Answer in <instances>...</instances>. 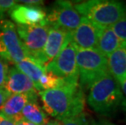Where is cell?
Wrapping results in <instances>:
<instances>
[{
	"label": "cell",
	"instance_id": "ffe728a7",
	"mask_svg": "<svg viewBox=\"0 0 126 125\" xmlns=\"http://www.w3.org/2000/svg\"><path fill=\"white\" fill-rule=\"evenodd\" d=\"M60 122L62 125H94V124L88 115L84 112L72 118L63 119Z\"/></svg>",
	"mask_w": 126,
	"mask_h": 125
},
{
	"label": "cell",
	"instance_id": "d4e9b609",
	"mask_svg": "<svg viewBox=\"0 0 126 125\" xmlns=\"http://www.w3.org/2000/svg\"><path fill=\"white\" fill-rule=\"evenodd\" d=\"M17 2H22L25 3V5H29V6H33V5H42L43 4V1L40 0H30V1H17Z\"/></svg>",
	"mask_w": 126,
	"mask_h": 125
},
{
	"label": "cell",
	"instance_id": "5bb4252c",
	"mask_svg": "<svg viewBox=\"0 0 126 125\" xmlns=\"http://www.w3.org/2000/svg\"><path fill=\"white\" fill-rule=\"evenodd\" d=\"M121 47V43L111 27L103 28L98 41L97 50L108 58L114 51Z\"/></svg>",
	"mask_w": 126,
	"mask_h": 125
},
{
	"label": "cell",
	"instance_id": "7a4b0ae2",
	"mask_svg": "<svg viewBox=\"0 0 126 125\" xmlns=\"http://www.w3.org/2000/svg\"><path fill=\"white\" fill-rule=\"evenodd\" d=\"M87 103L94 112L104 116H111L126 109V98L119 83L111 74L90 88Z\"/></svg>",
	"mask_w": 126,
	"mask_h": 125
},
{
	"label": "cell",
	"instance_id": "8fae6325",
	"mask_svg": "<svg viewBox=\"0 0 126 125\" xmlns=\"http://www.w3.org/2000/svg\"><path fill=\"white\" fill-rule=\"evenodd\" d=\"M69 33L63 29L50 27L42 55V64L45 67L62 50Z\"/></svg>",
	"mask_w": 126,
	"mask_h": 125
},
{
	"label": "cell",
	"instance_id": "44dd1931",
	"mask_svg": "<svg viewBox=\"0 0 126 125\" xmlns=\"http://www.w3.org/2000/svg\"><path fill=\"white\" fill-rule=\"evenodd\" d=\"M16 4H17V1L14 0H0V20H4L6 13L9 12Z\"/></svg>",
	"mask_w": 126,
	"mask_h": 125
},
{
	"label": "cell",
	"instance_id": "f1b7e54d",
	"mask_svg": "<svg viewBox=\"0 0 126 125\" xmlns=\"http://www.w3.org/2000/svg\"><path fill=\"white\" fill-rule=\"evenodd\" d=\"M94 125H116V124H112V123H110V122H106V121H104V122H100V123H94Z\"/></svg>",
	"mask_w": 126,
	"mask_h": 125
},
{
	"label": "cell",
	"instance_id": "484cf974",
	"mask_svg": "<svg viewBox=\"0 0 126 125\" xmlns=\"http://www.w3.org/2000/svg\"><path fill=\"white\" fill-rule=\"evenodd\" d=\"M16 125H35L33 124L30 123L27 120H25V119H23L22 117L20 116L18 118V119L16 120Z\"/></svg>",
	"mask_w": 126,
	"mask_h": 125
},
{
	"label": "cell",
	"instance_id": "4fadbf2b",
	"mask_svg": "<svg viewBox=\"0 0 126 125\" xmlns=\"http://www.w3.org/2000/svg\"><path fill=\"white\" fill-rule=\"evenodd\" d=\"M38 96L37 90L27 94H12L0 107V113L9 117H17L29 102H37Z\"/></svg>",
	"mask_w": 126,
	"mask_h": 125
},
{
	"label": "cell",
	"instance_id": "5b68a950",
	"mask_svg": "<svg viewBox=\"0 0 126 125\" xmlns=\"http://www.w3.org/2000/svg\"><path fill=\"white\" fill-rule=\"evenodd\" d=\"M47 72L63 79L68 83L79 84L77 65V48L71 41V32L60 53L46 66Z\"/></svg>",
	"mask_w": 126,
	"mask_h": 125
},
{
	"label": "cell",
	"instance_id": "83f0119b",
	"mask_svg": "<svg viewBox=\"0 0 126 125\" xmlns=\"http://www.w3.org/2000/svg\"><path fill=\"white\" fill-rule=\"evenodd\" d=\"M43 125H62V124H61L60 121L54 119V120H48L47 123L44 124Z\"/></svg>",
	"mask_w": 126,
	"mask_h": 125
},
{
	"label": "cell",
	"instance_id": "7c38bea8",
	"mask_svg": "<svg viewBox=\"0 0 126 125\" xmlns=\"http://www.w3.org/2000/svg\"><path fill=\"white\" fill-rule=\"evenodd\" d=\"M3 88L11 94H27L36 90L33 81L15 66L9 68Z\"/></svg>",
	"mask_w": 126,
	"mask_h": 125
},
{
	"label": "cell",
	"instance_id": "30bf717a",
	"mask_svg": "<svg viewBox=\"0 0 126 125\" xmlns=\"http://www.w3.org/2000/svg\"><path fill=\"white\" fill-rule=\"evenodd\" d=\"M9 16L16 25H47V12L40 7L25 4H16L8 12Z\"/></svg>",
	"mask_w": 126,
	"mask_h": 125
},
{
	"label": "cell",
	"instance_id": "52a82bcc",
	"mask_svg": "<svg viewBox=\"0 0 126 125\" xmlns=\"http://www.w3.org/2000/svg\"><path fill=\"white\" fill-rule=\"evenodd\" d=\"M16 32L29 57L42 64V55L50 26L48 25H16Z\"/></svg>",
	"mask_w": 126,
	"mask_h": 125
},
{
	"label": "cell",
	"instance_id": "8992f818",
	"mask_svg": "<svg viewBox=\"0 0 126 125\" xmlns=\"http://www.w3.org/2000/svg\"><path fill=\"white\" fill-rule=\"evenodd\" d=\"M0 57L15 65L30 58L19 38L15 24L5 19L0 20Z\"/></svg>",
	"mask_w": 126,
	"mask_h": 125
},
{
	"label": "cell",
	"instance_id": "ac0fdd59",
	"mask_svg": "<svg viewBox=\"0 0 126 125\" xmlns=\"http://www.w3.org/2000/svg\"><path fill=\"white\" fill-rule=\"evenodd\" d=\"M68 82H66L63 79L58 77L55 75H53L52 73L47 72L44 74L42 76V78L40 79L38 81V84H37L35 89L37 92H42L46 91V90L49 89H58L63 86L64 84H66ZM71 84V83H70Z\"/></svg>",
	"mask_w": 126,
	"mask_h": 125
},
{
	"label": "cell",
	"instance_id": "ba28073f",
	"mask_svg": "<svg viewBox=\"0 0 126 125\" xmlns=\"http://www.w3.org/2000/svg\"><path fill=\"white\" fill-rule=\"evenodd\" d=\"M81 15L68 1H56L47 12V24L50 27L74 31L79 26Z\"/></svg>",
	"mask_w": 126,
	"mask_h": 125
},
{
	"label": "cell",
	"instance_id": "cb8c5ba5",
	"mask_svg": "<svg viewBox=\"0 0 126 125\" xmlns=\"http://www.w3.org/2000/svg\"><path fill=\"white\" fill-rule=\"evenodd\" d=\"M11 94H9L4 88H0V107L4 104V102L8 99L11 96Z\"/></svg>",
	"mask_w": 126,
	"mask_h": 125
},
{
	"label": "cell",
	"instance_id": "7402d4cb",
	"mask_svg": "<svg viewBox=\"0 0 126 125\" xmlns=\"http://www.w3.org/2000/svg\"><path fill=\"white\" fill-rule=\"evenodd\" d=\"M9 68V63L0 57V88L4 87Z\"/></svg>",
	"mask_w": 126,
	"mask_h": 125
},
{
	"label": "cell",
	"instance_id": "e0dca14e",
	"mask_svg": "<svg viewBox=\"0 0 126 125\" xmlns=\"http://www.w3.org/2000/svg\"><path fill=\"white\" fill-rule=\"evenodd\" d=\"M20 116L35 125H43L49 120L47 115L37 102H29L21 111Z\"/></svg>",
	"mask_w": 126,
	"mask_h": 125
},
{
	"label": "cell",
	"instance_id": "277c9868",
	"mask_svg": "<svg viewBox=\"0 0 126 125\" xmlns=\"http://www.w3.org/2000/svg\"><path fill=\"white\" fill-rule=\"evenodd\" d=\"M79 85L82 90L90 88L103 77L110 75L108 58L96 49H77Z\"/></svg>",
	"mask_w": 126,
	"mask_h": 125
},
{
	"label": "cell",
	"instance_id": "9a60e30c",
	"mask_svg": "<svg viewBox=\"0 0 126 125\" xmlns=\"http://www.w3.org/2000/svg\"><path fill=\"white\" fill-rule=\"evenodd\" d=\"M110 74L119 83L126 77V48L120 47L108 58Z\"/></svg>",
	"mask_w": 126,
	"mask_h": 125
},
{
	"label": "cell",
	"instance_id": "d6986e66",
	"mask_svg": "<svg viewBox=\"0 0 126 125\" xmlns=\"http://www.w3.org/2000/svg\"><path fill=\"white\" fill-rule=\"evenodd\" d=\"M114 33L121 43V47L126 48V13L119 21L111 26Z\"/></svg>",
	"mask_w": 126,
	"mask_h": 125
},
{
	"label": "cell",
	"instance_id": "3957f363",
	"mask_svg": "<svg viewBox=\"0 0 126 125\" xmlns=\"http://www.w3.org/2000/svg\"><path fill=\"white\" fill-rule=\"evenodd\" d=\"M74 7L81 16L102 28L111 27L126 13L125 2L116 0H89Z\"/></svg>",
	"mask_w": 126,
	"mask_h": 125
},
{
	"label": "cell",
	"instance_id": "603a6c76",
	"mask_svg": "<svg viewBox=\"0 0 126 125\" xmlns=\"http://www.w3.org/2000/svg\"><path fill=\"white\" fill-rule=\"evenodd\" d=\"M20 115L17 117H9L0 113V125H16V120Z\"/></svg>",
	"mask_w": 126,
	"mask_h": 125
},
{
	"label": "cell",
	"instance_id": "9c48e42d",
	"mask_svg": "<svg viewBox=\"0 0 126 125\" xmlns=\"http://www.w3.org/2000/svg\"><path fill=\"white\" fill-rule=\"evenodd\" d=\"M98 26L85 17L81 16L79 26L71 32V41L77 49H96L102 30Z\"/></svg>",
	"mask_w": 126,
	"mask_h": 125
},
{
	"label": "cell",
	"instance_id": "2e32d148",
	"mask_svg": "<svg viewBox=\"0 0 126 125\" xmlns=\"http://www.w3.org/2000/svg\"><path fill=\"white\" fill-rule=\"evenodd\" d=\"M15 67L33 81L35 88L42 76L47 73L45 66L39 63L38 61L31 58H25L17 64H16Z\"/></svg>",
	"mask_w": 126,
	"mask_h": 125
},
{
	"label": "cell",
	"instance_id": "6da1fadb",
	"mask_svg": "<svg viewBox=\"0 0 126 125\" xmlns=\"http://www.w3.org/2000/svg\"><path fill=\"white\" fill-rule=\"evenodd\" d=\"M38 95L46 114L56 120L77 116L84 111L85 97L79 84L67 83L58 89L39 92Z\"/></svg>",
	"mask_w": 126,
	"mask_h": 125
},
{
	"label": "cell",
	"instance_id": "4316f807",
	"mask_svg": "<svg viewBox=\"0 0 126 125\" xmlns=\"http://www.w3.org/2000/svg\"><path fill=\"white\" fill-rule=\"evenodd\" d=\"M119 84H120V88H121V90H122L123 94H124L125 97L126 98V77L125 79H123L121 81L119 82Z\"/></svg>",
	"mask_w": 126,
	"mask_h": 125
}]
</instances>
